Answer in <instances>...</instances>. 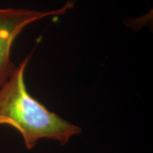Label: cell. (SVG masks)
<instances>
[{
    "mask_svg": "<svg viewBox=\"0 0 153 153\" xmlns=\"http://www.w3.org/2000/svg\"><path fill=\"white\" fill-rule=\"evenodd\" d=\"M30 58L28 55L16 67L0 87V125L19 131L28 150L41 139L53 140L63 146L82 129L49 111L28 93L24 73Z\"/></svg>",
    "mask_w": 153,
    "mask_h": 153,
    "instance_id": "cell-1",
    "label": "cell"
},
{
    "mask_svg": "<svg viewBox=\"0 0 153 153\" xmlns=\"http://www.w3.org/2000/svg\"><path fill=\"white\" fill-rule=\"evenodd\" d=\"M73 6L68 1L62 8L51 11L25 9H0V87L10 76L15 67L11 61L12 44L28 25L48 16H60Z\"/></svg>",
    "mask_w": 153,
    "mask_h": 153,
    "instance_id": "cell-2",
    "label": "cell"
}]
</instances>
